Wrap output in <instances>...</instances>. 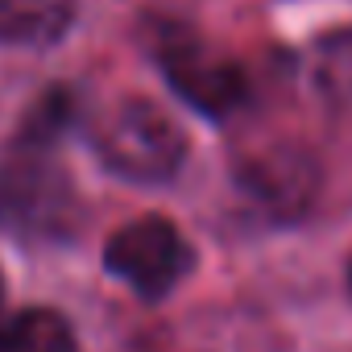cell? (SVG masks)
Masks as SVG:
<instances>
[{
  "label": "cell",
  "instance_id": "cell-7",
  "mask_svg": "<svg viewBox=\"0 0 352 352\" xmlns=\"http://www.w3.org/2000/svg\"><path fill=\"white\" fill-rule=\"evenodd\" d=\"M0 352H75V331L58 311L30 307L0 323Z\"/></svg>",
  "mask_w": 352,
  "mask_h": 352
},
{
  "label": "cell",
  "instance_id": "cell-5",
  "mask_svg": "<svg viewBox=\"0 0 352 352\" xmlns=\"http://www.w3.org/2000/svg\"><path fill=\"white\" fill-rule=\"evenodd\" d=\"M241 179L270 208H307L315 191V166L298 149H265L241 166Z\"/></svg>",
  "mask_w": 352,
  "mask_h": 352
},
{
  "label": "cell",
  "instance_id": "cell-2",
  "mask_svg": "<svg viewBox=\"0 0 352 352\" xmlns=\"http://www.w3.org/2000/svg\"><path fill=\"white\" fill-rule=\"evenodd\" d=\"M96 157L129 183H170L187 162V137L153 100L124 96L91 120Z\"/></svg>",
  "mask_w": 352,
  "mask_h": 352
},
{
  "label": "cell",
  "instance_id": "cell-4",
  "mask_svg": "<svg viewBox=\"0 0 352 352\" xmlns=\"http://www.w3.org/2000/svg\"><path fill=\"white\" fill-rule=\"evenodd\" d=\"M104 265L133 286L141 298H162L179 286L191 270V245L183 241V232L162 216H141L124 228L112 232L108 249H104Z\"/></svg>",
  "mask_w": 352,
  "mask_h": 352
},
{
  "label": "cell",
  "instance_id": "cell-6",
  "mask_svg": "<svg viewBox=\"0 0 352 352\" xmlns=\"http://www.w3.org/2000/svg\"><path fill=\"white\" fill-rule=\"evenodd\" d=\"M75 21V0H0V42L46 46Z\"/></svg>",
  "mask_w": 352,
  "mask_h": 352
},
{
  "label": "cell",
  "instance_id": "cell-3",
  "mask_svg": "<svg viewBox=\"0 0 352 352\" xmlns=\"http://www.w3.org/2000/svg\"><path fill=\"white\" fill-rule=\"evenodd\" d=\"M153 58L162 67V75L170 79V87L179 91L191 108L224 120L232 116L245 100H249V79L245 71L216 54L195 30L179 25V21H162L153 34Z\"/></svg>",
  "mask_w": 352,
  "mask_h": 352
},
{
  "label": "cell",
  "instance_id": "cell-10",
  "mask_svg": "<svg viewBox=\"0 0 352 352\" xmlns=\"http://www.w3.org/2000/svg\"><path fill=\"white\" fill-rule=\"evenodd\" d=\"M348 278H352V265H348Z\"/></svg>",
  "mask_w": 352,
  "mask_h": 352
},
{
  "label": "cell",
  "instance_id": "cell-8",
  "mask_svg": "<svg viewBox=\"0 0 352 352\" xmlns=\"http://www.w3.org/2000/svg\"><path fill=\"white\" fill-rule=\"evenodd\" d=\"M315 71H319V79H323V87L331 96L352 100V30L348 34H331V38L319 42Z\"/></svg>",
  "mask_w": 352,
  "mask_h": 352
},
{
  "label": "cell",
  "instance_id": "cell-9",
  "mask_svg": "<svg viewBox=\"0 0 352 352\" xmlns=\"http://www.w3.org/2000/svg\"><path fill=\"white\" fill-rule=\"evenodd\" d=\"M0 298H5V282H0Z\"/></svg>",
  "mask_w": 352,
  "mask_h": 352
},
{
  "label": "cell",
  "instance_id": "cell-1",
  "mask_svg": "<svg viewBox=\"0 0 352 352\" xmlns=\"http://www.w3.org/2000/svg\"><path fill=\"white\" fill-rule=\"evenodd\" d=\"M75 116L67 91H46L0 157V228L25 241H63L75 232L79 195L58 162V137Z\"/></svg>",
  "mask_w": 352,
  "mask_h": 352
}]
</instances>
